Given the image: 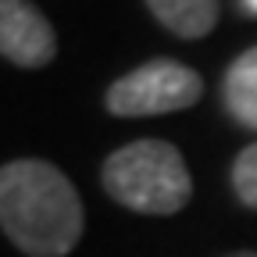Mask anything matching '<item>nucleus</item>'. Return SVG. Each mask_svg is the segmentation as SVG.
<instances>
[{
	"label": "nucleus",
	"mask_w": 257,
	"mask_h": 257,
	"mask_svg": "<svg viewBox=\"0 0 257 257\" xmlns=\"http://www.w3.org/2000/svg\"><path fill=\"white\" fill-rule=\"evenodd\" d=\"M0 229L29 257L72 253L86 229L79 189L50 161H11L0 168Z\"/></svg>",
	"instance_id": "obj_1"
},
{
	"label": "nucleus",
	"mask_w": 257,
	"mask_h": 257,
	"mask_svg": "<svg viewBox=\"0 0 257 257\" xmlns=\"http://www.w3.org/2000/svg\"><path fill=\"white\" fill-rule=\"evenodd\" d=\"M100 186L121 207L157 218L179 214L193 197L186 157L168 140H136L118 147L100 168Z\"/></svg>",
	"instance_id": "obj_2"
},
{
	"label": "nucleus",
	"mask_w": 257,
	"mask_h": 257,
	"mask_svg": "<svg viewBox=\"0 0 257 257\" xmlns=\"http://www.w3.org/2000/svg\"><path fill=\"white\" fill-rule=\"evenodd\" d=\"M200 96H204L200 72H193L182 61L157 57L114 79L104 93V107L114 118H150V114L186 111Z\"/></svg>",
	"instance_id": "obj_3"
},
{
	"label": "nucleus",
	"mask_w": 257,
	"mask_h": 257,
	"mask_svg": "<svg viewBox=\"0 0 257 257\" xmlns=\"http://www.w3.org/2000/svg\"><path fill=\"white\" fill-rule=\"evenodd\" d=\"M0 57L36 72L57 57V36L32 0H0Z\"/></svg>",
	"instance_id": "obj_4"
},
{
	"label": "nucleus",
	"mask_w": 257,
	"mask_h": 257,
	"mask_svg": "<svg viewBox=\"0 0 257 257\" xmlns=\"http://www.w3.org/2000/svg\"><path fill=\"white\" fill-rule=\"evenodd\" d=\"M147 8L179 40H204L218 25V0H147Z\"/></svg>",
	"instance_id": "obj_5"
},
{
	"label": "nucleus",
	"mask_w": 257,
	"mask_h": 257,
	"mask_svg": "<svg viewBox=\"0 0 257 257\" xmlns=\"http://www.w3.org/2000/svg\"><path fill=\"white\" fill-rule=\"evenodd\" d=\"M221 93H225V107H229V114L243 128H257V47L243 50L229 64L225 82H221Z\"/></svg>",
	"instance_id": "obj_6"
},
{
	"label": "nucleus",
	"mask_w": 257,
	"mask_h": 257,
	"mask_svg": "<svg viewBox=\"0 0 257 257\" xmlns=\"http://www.w3.org/2000/svg\"><path fill=\"white\" fill-rule=\"evenodd\" d=\"M232 189H236V197L257 211V143L243 147L236 154V165H232Z\"/></svg>",
	"instance_id": "obj_7"
},
{
	"label": "nucleus",
	"mask_w": 257,
	"mask_h": 257,
	"mask_svg": "<svg viewBox=\"0 0 257 257\" xmlns=\"http://www.w3.org/2000/svg\"><path fill=\"white\" fill-rule=\"evenodd\" d=\"M229 257H257V250H236V253H229Z\"/></svg>",
	"instance_id": "obj_8"
},
{
	"label": "nucleus",
	"mask_w": 257,
	"mask_h": 257,
	"mask_svg": "<svg viewBox=\"0 0 257 257\" xmlns=\"http://www.w3.org/2000/svg\"><path fill=\"white\" fill-rule=\"evenodd\" d=\"M243 4H246V11H250V15H257V0H243Z\"/></svg>",
	"instance_id": "obj_9"
}]
</instances>
